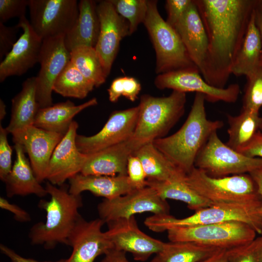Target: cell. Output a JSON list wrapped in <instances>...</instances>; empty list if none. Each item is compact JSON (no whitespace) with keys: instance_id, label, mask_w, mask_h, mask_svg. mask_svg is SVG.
Here are the masks:
<instances>
[{"instance_id":"4dcf8cb0","label":"cell","mask_w":262,"mask_h":262,"mask_svg":"<svg viewBox=\"0 0 262 262\" xmlns=\"http://www.w3.org/2000/svg\"><path fill=\"white\" fill-rule=\"evenodd\" d=\"M146 186L154 189L163 199L184 202L190 209L195 211L213 204L191 188L185 180L160 181L147 179Z\"/></svg>"},{"instance_id":"c3c4849f","label":"cell","mask_w":262,"mask_h":262,"mask_svg":"<svg viewBox=\"0 0 262 262\" xmlns=\"http://www.w3.org/2000/svg\"><path fill=\"white\" fill-rule=\"evenodd\" d=\"M255 181L261 199V206L260 213L262 219V168L256 170L249 174Z\"/></svg>"},{"instance_id":"ee69618b","label":"cell","mask_w":262,"mask_h":262,"mask_svg":"<svg viewBox=\"0 0 262 262\" xmlns=\"http://www.w3.org/2000/svg\"><path fill=\"white\" fill-rule=\"evenodd\" d=\"M238 152L250 157L262 158V131H259L249 144Z\"/></svg>"},{"instance_id":"60d3db41","label":"cell","mask_w":262,"mask_h":262,"mask_svg":"<svg viewBox=\"0 0 262 262\" xmlns=\"http://www.w3.org/2000/svg\"><path fill=\"white\" fill-rule=\"evenodd\" d=\"M127 176L136 189L147 186V176L143 166L139 159L133 154L128 159Z\"/></svg>"},{"instance_id":"f35d334b","label":"cell","mask_w":262,"mask_h":262,"mask_svg":"<svg viewBox=\"0 0 262 262\" xmlns=\"http://www.w3.org/2000/svg\"><path fill=\"white\" fill-rule=\"evenodd\" d=\"M5 128L0 125V179L4 181L12 169V155L13 149L9 145Z\"/></svg>"},{"instance_id":"7dc6e473","label":"cell","mask_w":262,"mask_h":262,"mask_svg":"<svg viewBox=\"0 0 262 262\" xmlns=\"http://www.w3.org/2000/svg\"><path fill=\"white\" fill-rule=\"evenodd\" d=\"M125 252L113 249L105 255L101 262H129Z\"/></svg>"},{"instance_id":"277c9868","label":"cell","mask_w":262,"mask_h":262,"mask_svg":"<svg viewBox=\"0 0 262 262\" xmlns=\"http://www.w3.org/2000/svg\"><path fill=\"white\" fill-rule=\"evenodd\" d=\"M186 102V93L177 91L164 97L142 95L133 139L142 146L164 137L182 116Z\"/></svg>"},{"instance_id":"e0dca14e","label":"cell","mask_w":262,"mask_h":262,"mask_svg":"<svg viewBox=\"0 0 262 262\" xmlns=\"http://www.w3.org/2000/svg\"><path fill=\"white\" fill-rule=\"evenodd\" d=\"M104 223L100 218L87 221L79 217L68 239L72 252L67 262H94L98 256L114 249L101 230Z\"/></svg>"},{"instance_id":"836d02e7","label":"cell","mask_w":262,"mask_h":262,"mask_svg":"<svg viewBox=\"0 0 262 262\" xmlns=\"http://www.w3.org/2000/svg\"><path fill=\"white\" fill-rule=\"evenodd\" d=\"M70 62L96 87L103 84L106 77L95 48L79 46L70 52Z\"/></svg>"},{"instance_id":"e575fe53","label":"cell","mask_w":262,"mask_h":262,"mask_svg":"<svg viewBox=\"0 0 262 262\" xmlns=\"http://www.w3.org/2000/svg\"><path fill=\"white\" fill-rule=\"evenodd\" d=\"M116 12L129 23L130 35L143 23L147 11V0H109Z\"/></svg>"},{"instance_id":"9c48e42d","label":"cell","mask_w":262,"mask_h":262,"mask_svg":"<svg viewBox=\"0 0 262 262\" xmlns=\"http://www.w3.org/2000/svg\"><path fill=\"white\" fill-rule=\"evenodd\" d=\"M195 167L215 178L249 174L262 168V158L246 156L231 148L215 131L197 155Z\"/></svg>"},{"instance_id":"d6986e66","label":"cell","mask_w":262,"mask_h":262,"mask_svg":"<svg viewBox=\"0 0 262 262\" xmlns=\"http://www.w3.org/2000/svg\"><path fill=\"white\" fill-rule=\"evenodd\" d=\"M78 126L77 122L73 121L51 157L46 180L54 185L61 186L80 173L88 159V154L81 152L76 145Z\"/></svg>"},{"instance_id":"f6af8a7d","label":"cell","mask_w":262,"mask_h":262,"mask_svg":"<svg viewBox=\"0 0 262 262\" xmlns=\"http://www.w3.org/2000/svg\"><path fill=\"white\" fill-rule=\"evenodd\" d=\"M0 207L11 212L14 218L20 222H27L31 220L30 214L18 205L12 204L3 197H0Z\"/></svg>"},{"instance_id":"f1b7e54d","label":"cell","mask_w":262,"mask_h":262,"mask_svg":"<svg viewBox=\"0 0 262 262\" xmlns=\"http://www.w3.org/2000/svg\"><path fill=\"white\" fill-rule=\"evenodd\" d=\"M254 10L255 9L241 46L231 67V74L237 76L245 75L246 77L261 66L262 42L256 23Z\"/></svg>"},{"instance_id":"44dd1931","label":"cell","mask_w":262,"mask_h":262,"mask_svg":"<svg viewBox=\"0 0 262 262\" xmlns=\"http://www.w3.org/2000/svg\"><path fill=\"white\" fill-rule=\"evenodd\" d=\"M140 147L132 137L118 144L88 154L80 173L94 176L127 175L128 159Z\"/></svg>"},{"instance_id":"83f0119b","label":"cell","mask_w":262,"mask_h":262,"mask_svg":"<svg viewBox=\"0 0 262 262\" xmlns=\"http://www.w3.org/2000/svg\"><path fill=\"white\" fill-rule=\"evenodd\" d=\"M133 154L140 160L147 179L160 181L185 180L186 174L158 150L153 142L143 145Z\"/></svg>"},{"instance_id":"5bb4252c","label":"cell","mask_w":262,"mask_h":262,"mask_svg":"<svg viewBox=\"0 0 262 262\" xmlns=\"http://www.w3.org/2000/svg\"><path fill=\"white\" fill-rule=\"evenodd\" d=\"M155 86L159 89H171L182 93L196 92L204 95L206 100L211 102L223 101L234 103L240 88L237 83L219 88L208 84L198 70H180L158 74L154 80Z\"/></svg>"},{"instance_id":"3957f363","label":"cell","mask_w":262,"mask_h":262,"mask_svg":"<svg viewBox=\"0 0 262 262\" xmlns=\"http://www.w3.org/2000/svg\"><path fill=\"white\" fill-rule=\"evenodd\" d=\"M60 186L46 183L45 188L50 199L41 200L39 203L46 213V219L30 229L29 237L33 245H42L47 249H53L59 244L67 245L69 236L81 216L79 213L82 206L81 195L70 194L64 184Z\"/></svg>"},{"instance_id":"681fc988","label":"cell","mask_w":262,"mask_h":262,"mask_svg":"<svg viewBox=\"0 0 262 262\" xmlns=\"http://www.w3.org/2000/svg\"><path fill=\"white\" fill-rule=\"evenodd\" d=\"M200 262H228V249H220Z\"/></svg>"},{"instance_id":"74e56055","label":"cell","mask_w":262,"mask_h":262,"mask_svg":"<svg viewBox=\"0 0 262 262\" xmlns=\"http://www.w3.org/2000/svg\"><path fill=\"white\" fill-rule=\"evenodd\" d=\"M228 262H262V235L248 244L228 249Z\"/></svg>"},{"instance_id":"484cf974","label":"cell","mask_w":262,"mask_h":262,"mask_svg":"<svg viewBox=\"0 0 262 262\" xmlns=\"http://www.w3.org/2000/svg\"><path fill=\"white\" fill-rule=\"evenodd\" d=\"M97 104V99L94 98L79 105H75L74 102L67 100L50 106L40 108L36 115L33 125L65 135L76 115Z\"/></svg>"},{"instance_id":"1f68e13d","label":"cell","mask_w":262,"mask_h":262,"mask_svg":"<svg viewBox=\"0 0 262 262\" xmlns=\"http://www.w3.org/2000/svg\"><path fill=\"white\" fill-rule=\"evenodd\" d=\"M220 249L192 242L164 243L150 262H200Z\"/></svg>"},{"instance_id":"8fae6325","label":"cell","mask_w":262,"mask_h":262,"mask_svg":"<svg viewBox=\"0 0 262 262\" xmlns=\"http://www.w3.org/2000/svg\"><path fill=\"white\" fill-rule=\"evenodd\" d=\"M98 211L99 218L108 223L146 212L169 214V207L154 189L147 186L112 199H104Z\"/></svg>"},{"instance_id":"2e32d148","label":"cell","mask_w":262,"mask_h":262,"mask_svg":"<svg viewBox=\"0 0 262 262\" xmlns=\"http://www.w3.org/2000/svg\"><path fill=\"white\" fill-rule=\"evenodd\" d=\"M107 224L108 229L105 233L114 249L131 253L135 261L145 262L163 248L164 243L151 237L139 229L134 216Z\"/></svg>"},{"instance_id":"cb8c5ba5","label":"cell","mask_w":262,"mask_h":262,"mask_svg":"<svg viewBox=\"0 0 262 262\" xmlns=\"http://www.w3.org/2000/svg\"><path fill=\"white\" fill-rule=\"evenodd\" d=\"M16 158L10 173L3 182L5 184L7 196H25L34 195L43 197L48 195L47 191L37 180L30 162L25 156L22 146L15 144Z\"/></svg>"},{"instance_id":"d590c367","label":"cell","mask_w":262,"mask_h":262,"mask_svg":"<svg viewBox=\"0 0 262 262\" xmlns=\"http://www.w3.org/2000/svg\"><path fill=\"white\" fill-rule=\"evenodd\" d=\"M243 98V109L259 112L262 107V66L247 76Z\"/></svg>"},{"instance_id":"f907efd6","label":"cell","mask_w":262,"mask_h":262,"mask_svg":"<svg viewBox=\"0 0 262 262\" xmlns=\"http://www.w3.org/2000/svg\"><path fill=\"white\" fill-rule=\"evenodd\" d=\"M255 20L257 26L259 29L262 42V7L257 2L256 6L255 8ZM261 66H262V56L261 60Z\"/></svg>"},{"instance_id":"8992f818","label":"cell","mask_w":262,"mask_h":262,"mask_svg":"<svg viewBox=\"0 0 262 262\" xmlns=\"http://www.w3.org/2000/svg\"><path fill=\"white\" fill-rule=\"evenodd\" d=\"M157 3L155 0H147V11L143 23L155 51L156 73L180 70L199 71L174 28L161 16Z\"/></svg>"},{"instance_id":"ab89813d","label":"cell","mask_w":262,"mask_h":262,"mask_svg":"<svg viewBox=\"0 0 262 262\" xmlns=\"http://www.w3.org/2000/svg\"><path fill=\"white\" fill-rule=\"evenodd\" d=\"M29 0H0V22L4 23L9 19L25 16Z\"/></svg>"},{"instance_id":"5b68a950","label":"cell","mask_w":262,"mask_h":262,"mask_svg":"<svg viewBox=\"0 0 262 262\" xmlns=\"http://www.w3.org/2000/svg\"><path fill=\"white\" fill-rule=\"evenodd\" d=\"M261 206V204H214L180 219L169 214H153L146 218L144 224L149 229L161 232L177 227L238 221L248 224L262 235Z\"/></svg>"},{"instance_id":"4fadbf2b","label":"cell","mask_w":262,"mask_h":262,"mask_svg":"<svg viewBox=\"0 0 262 262\" xmlns=\"http://www.w3.org/2000/svg\"><path fill=\"white\" fill-rule=\"evenodd\" d=\"M138 106L112 113L102 129L91 136L77 134L79 150L85 154L94 153L131 138L135 129Z\"/></svg>"},{"instance_id":"7402d4cb","label":"cell","mask_w":262,"mask_h":262,"mask_svg":"<svg viewBox=\"0 0 262 262\" xmlns=\"http://www.w3.org/2000/svg\"><path fill=\"white\" fill-rule=\"evenodd\" d=\"M174 28L191 60L201 74L207 57L208 40L204 24L194 0Z\"/></svg>"},{"instance_id":"7a4b0ae2","label":"cell","mask_w":262,"mask_h":262,"mask_svg":"<svg viewBox=\"0 0 262 262\" xmlns=\"http://www.w3.org/2000/svg\"><path fill=\"white\" fill-rule=\"evenodd\" d=\"M205 100L204 95L196 93L181 127L170 136L153 141L158 150L186 174L195 167L196 158L210 136L223 126V121L207 118Z\"/></svg>"},{"instance_id":"f546056e","label":"cell","mask_w":262,"mask_h":262,"mask_svg":"<svg viewBox=\"0 0 262 262\" xmlns=\"http://www.w3.org/2000/svg\"><path fill=\"white\" fill-rule=\"evenodd\" d=\"M227 118L229 127L226 144L238 152L249 144L259 131L261 117L258 112L242 108L238 115L227 114Z\"/></svg>"},{"instance_id":"7c38bea8","label":"cell","mask_w":262,"mask_h":262,"mask_svg":"<svg viewBox=\"0 0 262 262\" xmlns=\"http://www.w3.org/2000/svg\"><path fill=\"white\" fill-rule=\"evenodd\" d=\"M65 35L43 40L36 78V97L39 107L53 105L52 92L59 74L70 61V51L65 43Z\"/></svg>"},{"instance_id":"9a60e30c","label":"cell","mask_w":262,"mask_h":262,"mask_svg":"<svg viewBox=\"0 0 262 262\" xmlns=\"http://www.w3.org/2000/svg\"><path fill=\"white\" fill-rule=\"evenodd\" d=\"M97 10L100 32L95 49L107 78L118 53L120 41L130 35V26L128 21L116 12L109 0L99 1Z\"/></svg>"},{"instance_id":"ba28073f","label":"cell","mask_w":262,"mask_h":262,"mask_svg":"<svg viewBox=\"0 0 262 262\" xmlns=\"http://www.w3.org/2000/svg\"><path fill=\"white\" fill-rule=\"evenodd\" d=\"M167 231L170 242H192L226 249L252 242L257 234L248 224L238 221L177 227Z\"/></svg>"},{"instance_id":"bcb514c9","label":"cell","mask_w":262,"mask_h":262,"mask_svg":"<svg viewBox=\"0 0 262 262\" xmlns=\"http://www.w3.org/2000/svg\"><path fill=\"white\" fill-rule=\"evenodd\" d=\"M0 250L11 262H67V259H61L56 261L40 262L33 259L25 258L3 244L0 245Z\"/></svg>"},{"instance_id":"8d00e7d4","label":"cell","mask_w":262,"mask_h":262,"mask_svg":"<svg viewBox=\"0 0 262 262\" xmlns=\"http://www.w3.org/2000/svg\"><path fill=\"white\" fill-rule=\"evenodd\" d=\"M141 90V84L137 79L125 76L114 79L107 91L109 100L115 103L121 96L131 101H135Z\"/></svg>"},{"instance_id":"603a6c76","label":"cell","mask_w":262,"mask_h":262,"mask_svg":"<svg viewBox=\"0 0 262 262\" xmlns=\"http://www.w3.org/2000/svg\"><path fill=\"white\" fill-rule=\"evenodd\" d=\"M68 180V191L71 194L79 195L87 191L108 199L124 195L136 189L127 175L94 176L79 173Z\"/></svg>"},{"instance_id":"ac0fdd59","label":"cell","mask_w":262,"mask_h":262,"mask_svg":"<svg viewBox=\"0 0 262 262\" xmlns=\"http://www.w3.org/2000/svg\"><path fill=\"white\" fill-rule=\"evenodd\" d=\"M23 33L0 64V82L21 76L39 63L43 40L34 32L26 16L16 25Z\"/></svg>"},{"instance_id":"d6a6232c","label":"cell","mask_w":262,"mask_h":262,"mask_svg":"<svg viewBox=\"0 0 262 262\" xmlns=\"http://www.w3.org/2000/svg\"><path fill=\"white\" fill-rule=\"evenodd\" d=\"M95 87L70 61L57 78L53 91L64 97L83 99Z\"/></svg>"},{"instance_id":"b9f144b4","label":"cell","mask_w":262,"mask_h":262,"mask_svg":"<svg viewBox=\"0 0 262 262\" xmlns=\"http://www.w3.org/2000/svg\"><path fill=\"white\" fill-rule=\"evenodd\" d=\"M193 0H167L165 8L167 14L166 22L174 28L186 11Z\"/></svg>"},{"instance_id":"ffe728a7","label":"cell","mask_w":262,"mask_h":262,"mask_svg":"<svg viewBox=\"0 0 262 262\" xmlns=\"http://www.w3.org/2000/svg\"><path fill=\"white\" fill-rule=\"evenodd\" d=\"M12 135L13 142L21 145L28 154L37 180L41 183L46 180L51 157L64 135L34 125Z\"/></svg>"},{"instance_id":"db71d44e","label":"cell","mask_w":262,"mask_h":262,"mask_svg":"<svg viewBox=\"0 0 262 262\" xmlns=\"http://www.w3.org/2000/svg\"><path fill=\"white\" fill-rule=\"evenodd\" d=\"M258 3L262 7V0H258Z\"/></svg>"},{"instance_id":"52a82bcc","label":"cell","mask_w":262,"mask_h":262,"mask_svg":"<svg viewBox=\"0 0 262 262\" xmlns=\"http://www.w3.org/2000/svg\"><path fill=\"white\" fill-rule=\"evenodd\" d=\"M185 181L213 204H261L256 184L249 174L215 178L194 167L186 175Z\"/></svg>"},{"instance_id":"7bdbcfd3","label":"cell","mask_w":262,"mask_h":262,"mask_svg":"<svg viewBox=\"0 0 262 262\" xmlns=\"http://www.w3.org/2000/svg\"><path fill=\"white\" fill-rule=\"evenodd\" d=\"M19 28L15 26H7L0 22V59L5 57L16 42V34Z\"/></svg>"},{"instance_id":"30bf717a","label":"cell","mask_w":262,"mask_h":262,"mask_svg":"<svg viewBox=\"0 0 262 262\" xmlns=\"http://www.w3.org/2000/svg\"><path fill=\"white\" fill-rule=\"evenodd\" d=\"M76 0H29L31 27L42 40L65 35L79 14Z\"/></svg>"},{"instance_id":"4316f807","label":"cell","mask_w":262,"mask_h":262,"mask_svg":"<svg viewBox=\"0 0 262 262\" xmlns=\"http://www.w3.org/2000/svg\"><path fill=\"white\" fill-rule=\"evenodd\" d=\"M40 108L36 97V78L27 79L22 84L21 91L12 99L11 116L5 128L12 134L33 126Z\"/></svg>"},{"instance_id":"f5cc1de1","label":"cell","mask_w":262,"mask_h":262,"mask_svg":"<svg viewBox=\"0 0 262 262\" xmlns=\"http://www.w3.org/2000/svg\"><path fill=\"white\" fill-rule=\"evenodd\" d=\"M259 131H262V117H261V123H260Z\"/></svg>"},{"instance_id":"816d5d0a","label":"cell","mask_w":262,"mask_h":262,"mask_svg":"<svg viewBox=\"0 0 262 262\" xmlns=\"http://www.w3.org/2000/svg\"><path fill=\"white\" fill-rule=\"evenodd\" d=\"M6 105L4 101L0 99V121L2 120L6 115Z\"/></svg>"},{"instance_id":"6da1fadb","label":"cell","mask_w":262,"mask_h":262,"mask_svg":"<svg viewBox=\"0 0 262 262\" xmlns=\"http://www.w3.org/2000/svg\"><path fill=\"white\" fill-rule=\"evenodd\" d=\"M208 40L201 73L209 84L225 88L257 0H194Z\"/></svg>"},{"instance_id":"d4e9b609","label":"cell","mask_w":262,"mask_h":262,"mask_svg":"<svg viewBox=\"0 0 262 262\" xmlns=\"http://www.w3.org/2000/svg\"><path fill=\"white\" fill-rule=\"evenodd\" d=\"M97 6L95 0H81L79 2L77 20L65 36L66 46L70 52L79 46H96L100 32Z\"/></svg>"}]
</instances>
